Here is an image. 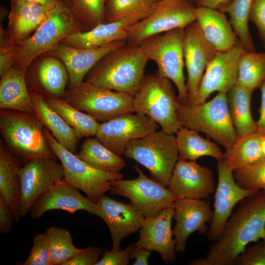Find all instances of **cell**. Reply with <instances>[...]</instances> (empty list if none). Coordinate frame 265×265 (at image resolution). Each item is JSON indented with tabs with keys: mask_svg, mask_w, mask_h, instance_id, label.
I'll return each mask as SVG.
<instances>
[{
	"mask_svg": "<svg viewBox=\"0 0 265 265\" xmlns=\"http://www.w3.org/2000/svg\"><path fill=\"white\" fill-rule=\"evenodd\" d=\"M265 241V190L240 201L230 216L221 235L210 247L206 258L194 260L192 265H232L247 245Z\"/></svg>",
	"mask_w": 265,
	"mask_h": 265,
	"instance_id": "obj_1",
	"label": "cell"
},
{
	"mask_svg": "<svg viewBox=\"0 0 265 265\" xmlns=\"http://www.w3.org/2000/svg\"><path fill=\"white\" fill-rule=\"evenodd\" d=\"M148 60L139 45L126 43L104 56L88 72L84 81L134 96Z\"/></svg>",
	"mask_w": 265,
	"mask_h": 265,
	"instance_id": "obj_2",
	"label": "cell"
},
{
	"mask_svg": "<svg viewBox=\"0 0 265 265\" xmlns=\"http://www.w3.org/2000/svg\"><path fill=\"white\" fill-rule=\"evenodd\" d=\"M34 112L0 110V132L7 149L21 162L50 158L58 159Z\"/></svg>",
	"mask_w": 265,
	"mask_h": 265,
	"instance_id": "obj_3",
	"label": "cell"
},
{
	"mask_svg": "<svg viewBox=\"0 0 265 265\" xmlns=\"http://www.w3.org/2000/svg\"><path fill=\"white\" fill-rule=\"evenodd\" d=\"M134 112L145 114L163 131L176 134L183 126L177 118L181 106L172 81L157 71L144 76L133 96Z\"/></svg>",
	"mask_w": 265,
	"mask_h": 265,
	"instance_id": "obj_4",
	"label": "cell"
},
{
	"mask_svg": "<svg viewBox=\"0 0 265 265\" xmlns=\"http://www.w3.org/2000/svg\"><path fill=\"white\" fill-rule=\"evenodd\" d=\"M177 114L183 127L203 132L226 150L238 138L229 112L226 93L218 92L208 102L181 105Z\"/></svg>",
	"mask_w": 265,
	"mask_h": 265,
	"instance_id": "obj_5",
	"label": "cell"
},
{
	"mask_svg": "<svg viewBox=\"0 0 265 265\" xmlns=\"http://www.w3.org/2000/svg\"><path fill=\"white\" fill-rule=\"evenodd\" d=\"M84 31L70 8L61 4L26 40L17 45V55L13 66L26 73L40 56L53 50L68 35Z\"/></svg>",
	"mask_w": 265,
	"mask_h": 265,
	"instance_id": "obj_6",
	"label": "cell"
},
{
	"mask_svg": "<svg viewBox=\"0 0 265 265\" xmlns=\"http://www.w3.org/2000/svg\"><path fill=\"white\" fill-rule=\"evenodd\" d=\"M184 28H176L163 34L148 37L138 44L149 60L157 65V72L176 86L181 105H186L188 93L184 74Z\"/></svg>",
	"mask_w": 265,
	"mask_h": 265,
	"instance_id": "obj_7",
	"label": "cell"
},
{
	"mask_svg": "<svg viewBox=\"0 0 265 265\" xmlns=\"http://www.w3.org/2000/svg\"><path fill=\"white\" fill-rule=\"evenodd\" d=\"M123 155L144 166L153 179L167 187L178 159L175 136L157 131L131 141Z\"/></svg>",
	"mask_w": 265,
	"mask_h": 265,
	"instance_id": "obj_8",
	"label": "cell"
},
{
	"mask_svg": "<svg viewBox=\"0 0 265 265\" xmlns=\"http://www.w3.org/2000/svg\"><path fill=\"white\" fill-rule=\"evenodd\" d=\"M44 133L63 166L62 180L83 191L93 203L96 204L106 192L110 191L112 181L123 178L120 172L102 171L86 163L61 145L45 127Z\"/></svg>",
	"mask_w": 265,
	"mask_h": 265,
	"instance_id": "obj_9",
	"label": "cell"
},
{
	"mask_svg": "<svg viewBox=\"0 0 265 265\" xmlns=\"http://www.w3.org/2000/svg\"><path fill=\"white\" fill-rule=\"evenodd\" d=\"M61 99L91 115L99 123L134 112L133 96L85 81L74 89L67 90Z\"/></svg>",
	"mask_w": 265,
	"mask_h": 265,
	"instance_id": "obj_10",
	"label": "cell"
},
{
	"mask_svg": "<svg viewBox=\"0 0 265 265\" xmlns=\"http://www.w3.org/2000/svg\"><path fill=\"white\" fill-rule=\"evenodd\" d=\"M196 9L187 0H159L148 16L129 27L126 42L138 45L148 37L185 28L196 21Z\"/></svg>",
	"mask_w": 265,
	"mask_h": 265,
	"instance_id": "obj_11",
	"label": "cell"
},
{
	"mask_svg": "<svg viewBox=\"0 0 265 265\" xmlns=\"http://www.w3.org/2000/svg\"><path fill=\"white\" fill-rule=\"evenodd\" d=\"M133 168L138 173L137 178L113 180L109 191L111 194L128 198L145 217L158 215L179 198L166 186L147 177L137 165Z\"/></svg>",
	"mask_w": 265,
	"mask_h": 265,
	"instance_id": "obj_12",
	"label": "cell"
},
{
	"mask_svg": "<svg viewBox=\"0 0 265 265\" xmlns=\"http://www.w3.org/2000/svg\"><path fill=\"white\" fill-rule=\"evenodd\" d=\"M159 127L145 114L129 112L99 123L95 136L107 148L121 156L131 141L156 132Z\"/></svg>",
	"mask_w": 265,
	"mask_h": 265,
	"instance_id": "obj_13",
	"label": "cell"
},
{
	"mask_svg": "<svg viewBox=\"0 0 265 265\" xmlns=\"http://www.w3.org/2000/svg\"><path fill=\"white\" fill-rule=\"evenodd\" d=\"M20 216L30 212L36 201L56 183L64 177L62 164L57 159L40 158L30 160L21 167Z\"/></svg>",
	"mask_w": 265,
	"mask_h": 265,
	"instance_id": "obj_14",
	"label": "cell"
},
{
	"mask_svg": "<svg viewBox=\"0 0 265 265\" xmlns=\"http://www.w3.org/2000/svg\"><path fill=\"white\" fill-rule=\"evenodd\" d=\"M243 50L239 40L231 49L217 52L206 69L196 93L186 105L204 102L215 91L227 93L237 83L238 60Z\"/></svg>",
	"mask_w": 265,
	"mask_h": 265,
	"instance_id": "obj_15",
	"label": "cell"
},
{
	"mask_svg": "<svg viewBox=\"0 0 265 265\" xmlns=\"http://www.w3.org/2000/svg\"><path fill=\"white\" fill-rule=\"evenodd\" d=\"M218 181L215 188L212 218L207 231L208 238L214 241L221 235L235 205L260 190L245 189L236 182L234 171L222 161L217 163Z\"/></svg>",
	"mask_w": 265,
	"mask_h": 265,
	"instance_id": "obj_16",
	"label": "cell"
},
{
	"mask_svg": "<svg viewBox=\"0 0 265 265\" xmlns=\"http://www.w3.org/2000/svg\"><path fill=\"white\" fill-rule=\"evenodd\" d=\"M97 216L107 226L113 251L121 250L124 238L139 230L145 217L131 204L112 199L104 194L96 204Z\"/></svg>",
	"mask_w": 265,
	"mask_h": 265,
	"instance_id": "obj_17",
	"label": "cell"
},
{
	"mask_svg": "<svg viewBox=\"0 0 265 265\" xmlns=\"http://www.w3.org/2000/svg\"><path fill=\"white\" fill-rule=\"evenodd\" d=\"M212 172L196 161L178 159L168 189L179 198L205 199L214 192Z\"/></svg>",
	"mask_w": 265,
	"mask_h": 265,
	"instance_id": "obj_18",
	"label": "cell"
},
{
	"mask_svg": "<svg viewBox=\"0 0 265 265\" xmlns=\"http://www.w3.org/2000/svg\"><path fill=\"white\" fill-rule=\"evenodd\" d=\"M183 51L188 100L196 93L206 69L217 52L205 39L196 21L184 28Z\"/></svg>",
	"mask_w": 265,
	"mask_h": 265,
	"instance_id": "obj_19",
	"label": "cell"
},
{
	"mask_svg": "<svg viewBox=\"0 0 265 265\" xmlns=\"http://www.w3.org/2000/svg\"><path fill=\"white\" fill-rule=\"evenodd\" d=\"M176 224L173 230L175 250L185 252L186 241L193 233L207 232L206 224L210 223L213 215L210 203L202 199L179 198L172 205Z\"/></svg>",
	"mask_w": 265,
	"mask_h": 265,
	"instance_id": "obj_20",
	"label": "cell"
},
{
	"mask_svg": "<svg viewBox=\"0 0 265 265\" xmlns=\"http://www.w3.org/2000/svg\"><path fill=\"white\" fill-rule=\"evenodd\" d=\"M174 215V208L170 206L163 209L156 216L146 217L139 230V238L133 247L157 251L165 264L174 263L176 252L171 229Z\"/></svg>",
	"mask_w": 265,
	"mask_h": 265,
	"instance_id": "obj_21",
	"label": "cell"
},
{
	"mask_svg": "<svg viewBox=\"0 0 265 265\" xmlns=\"http://www.w3.org/2000/svg\"><path fill=\"white\" fill-rule=\"evenodd\" d=\"M126 43L118 41L96 48L81 49L60 42L46 54L54 56L64 63L69 75V89H71L84 81L88 72L104 56Z\"/></svg>",
	"mask_w": 265,
	"mask_h": 265,
	"instance_id": "obj_22",
	"label": "cell"
},
{
	"mask_svg": "<svg viewBox=\"0 0 265 265\" xmlns=\"http://www.w3.org/2000/svg\"><path fill=\"white\" fill-rule=\"evenodd\" d=\"M60 210L73 214L78 211H85L97 215L96 204L84 197L76 187L62 180L56 183L32 207L30 213L33 219H39L51 210Z\"/></svg>",
	"mask_w": 265,
	"mask_h": 265,
	"instance_id": "obj_23",
	"label": "cell"
},
{
	"mask_svg": "<svg viewBox=\"0 0 265 265\" xmlns=\"http://www.w3.org/2000/svg\"><path fill=\"white\" fill-rule=\"evenodd\" d=\"M27 70L26 78L28 89L46 97L61 98L65 93L69 75L64 63L58 58L48 54Z\"/></svg>",
	"mask_w": 265,
	"mask_h": 265,
	"instance_id": "obj_24",
	"label": "cell"
},
{
	"mask_svg": "<svg viewBox=\"0 0 265 265\" xmlns=\"http://www.w3.org/2000/svg\"><path fill=\"white\" fill-rule=\"evenodd\" d=\"M143 19L141 17L132 16L100 24L89 30L70 34L61 42L75 48L91 49L115 41L126 42L129 27Z\"/></svg>",
	"mask_w": 265,
	"mask_h": 265,
	"instance_id": "obj_25",
	"label": "cell"
},
{
	"mask_svg": "<svg viewBox=\"0 0 265 265\" xmlns=\"http://www.w3.org/2000/svg\"><path fill=\"white\" fill-rule=\"evenodd\" d=\"M10 4L7 31L16 45L31 36L54 9L22 0H11Z\"/></svg>",
	"mask_w": 265,
	"mask_h": 265,
	"instance_id": "obj_26",
	"label": "cell"
},
{
	"mask_svg": "<svg viewBox=\"0 0 265 265\" xmlns=\"http://www.w3.org/2000/svg\"><path fill=\"white\" fill-rule=\"evenodd\" d=\"M196 21L209 43L217 52H226L238 42L233 28L225 14L217 10L196 7Z\"/></svg>",
	"mask_w": 265,
	"mask_h": 265,
	"instance_id": "obj_27",
	"label": "cell"
},
{
	"mask_svg": "<svg viewBox=\"0 0 265 265\" xmlns=\"http://www.w3.org/2000/svg\"><path fill=\"white\" fill-rule=\"evenodd\" d=\"M26 72L13 66L0 75V109L34 112L32 100L28 89Z\"/></svg>",
	"mask_w": 265,
	"mask_h": 265,
	"instance_id": "obj_28",
	"label": "cell"
},
{
	"mask_svg": "<svg viewBox=\"0 0 265 265\" xmlns=\"http://www.w3.org/2000/svg\"><path fill=\"white\" fill-rule=\"evenodd\" d=\"M29 91L34 112L44 127L61 145L75 154L79 139L73 129L49 106L43 94Z\"/></svg>",
	"mask_w": 265,
	"mask_h": 265,
	"instance_id": "obj_29",
	"label": "cell"
},
{
	"mask_svg": "<svg viewBox=\"0 0 265 265\" xmlns=\"http://www.w3.org/2000/svg\"><path fill=\"white\" fill-rule=\"evenodd\" d=\"M21 162L5 146L0 144V195L5 199L13 213L15 222L20 218L21 182L19 171Z\"/></svg>",
	"mask_w": 265,
	"mask_h": 265,
	"instance_id": "obj_30",
	"label": "cell"
},
{
	"mask_svg": "<svg viewBox=\"0 0 265 265\" xmlns=\"http://www.w3.org/2000/svg\"><path fill=\"white\" fill-rule=\"evenodd\" d=\"M253 91L237 83L227 93L231 119L238 138L255 132L257 121L252 115L250 108Z\"/></svg>",
	"mask_w": 265,
	"mask_h": 265,
	"instance_id": "obj_31",
	"label": "cell"
},
{
	"mask_svg": "<svg viewBox=\"0 0 265 265\" xmlns=\"http://www.w3.org/2000/svg\"><path fill=\"white\" fill-rule=\"evenodd\" d=\"M178 159L196 161L198 158L209 156L222 161L223 153L214 143L200 136L198 132L182 127L176 134Z\"/></svg>",
	"mask_w": 265,
	"mask_h": 265,
	"instance_id": "obj_32",
	"label": "cell"
},
{
	"mask_svg": "<svg viewBox=\"0 0 265 265\" xmlns=\"http://www.w3.org/2000/svg\"><path fill=\"white\" fill-rule=\"evenodd\" d=\"M262 133L257 132L238 138L223 153L222 161L229 169L235 170L258 163L263 160L261 148Z\"/></svg>",
	"mask_w": 265,
	"mask_h": 265,
	"instance_id": "obj_33",
	"label": "cell"
},
{
	"mask_svg": "<svg viewBox=\"0 0 265 265\" xmlns=\"http://www.w3.org/2000/svg\"><path fill=\"white\" fill-rule=\"evenodd\" d=\"M75 154L91 166L106 172H120L126 165L121 156L107 148L96 137L87 138Z\"/></svg>",
	"mask_w": 265,
	"mask_h": 265,
	"instance_id": "obj_34",
	"label": "cell"
},
{
	"mask_svg": "<svg viewBox=\"0 0 265 265\" xmlns=\"http://www.w3.org/2000/svg\"><path fill=\"white\" fill-rule=\"evenodd\" d=\"M45 98L49 106L73 129L79 140L96 135L99 122L91 115L72 106L61 98Z\"/></svg>",
	"mask_w": 265,
	"mask_h": 265,
	"instance_id": "obj_35",
	"label": "cell"
},
{
	"mask_svg": "<svg viewBox=\"0 0 265 265\" xmlns=\"http://www.w3.org/2000/svg\"><path fill=\"white\" fill-rule=\"evenodd\" d=\"M265 80V52L244 49L238 60L237 83L253 91Z\"/></svg>",
	"mask_w": 265,
	"mask_h": 265,
	"instance_id": "obj_36",
	"label": "cell"
},
{
	"mask_svg": "<svg viewBox=\"0 0 265 265\" xmlns=\"http://www.w3.org/2000/svg\"><path fill=\"white\" fill-rule=\"evenodd\" d=\"M254 0H233L222 11L229 14L233 29L247 51H255L248 27L250 12Z\"/></svg>",
	"mask_w": 265,
	"mask_h": 265,
	"instance_id": "obj_37",
	"label": "cell"
},
{
	"mask_svg": "<svg viewBox=\"0 0 265 265\" xmlns=\"http://www.w3.org/2000/svg\"><path fill=\"white\" fill-rule=\"evenodd\" d=\"M156 0H107L105 23L132 16L145 18L151 12Z\"/></svg>",
	"mask_w": 265,
	"mask_h": 265,
	"instance_id": "obj_38",
	"label": "cell"
},
{
	"mask_svg": "<svg viewBox=\"0 0 265 265\" xmlns=\"http://www.w3.org/2000/svg\"><path fill=\"white\" fill-rule=\"evenodd\" d=\"M45 233L54 265H64L81 250L74 245L73 238L66 229L52 226L49 227Z\"/></svg>",
	"mask_w": 265,
	"mask_h": 265,
	"instance_id": "obj_39",
	"label": "cell"
},
{
	"mask_svg": "<svg viewBox=\"0 0 265 265\" xmlns=\"http://www.w3.org/2000/svg\"><path fill=\"white\" fill-rule=\"evenodd\" d=\"M70 8L84 31L105 23L107 0H70Z\"/></svg>",
	"mask_w": 265,
	"mask_h": 265,
	"instance_id": "obj_40",
	"label": "cell"
},
{
	"mask_svg": "<svg viewBox=\"0 0 265 265\" xmlns=\"http://www.w3.org/2000/svg\"><path fill=\"white\" fill-rule=\"evenodd\" d=\"M237 183L245 189L265 190V159L234 171Z\"/></svg>",
	"mask_w": 265,
	"mask_h": 265,
	"instance_id": "obj_41",
	"label": "cell"
},
{
	"mask_svg": "<svg viewBox=\"0 0 265 265\" xmlns=\"http://www.w3.org/2000/svg\"><path fill=\"white\" fill-rule=\"evenodd\" d=\"M22 265H54L45 232L34 236L29 254Z\"/></svg>",
	"mask_w": 265,
	"mask_h": 265,
	"instance_id": "obj_42",
	"label": "cell"
},
{
	"mask_svg": "<svg viewBox=\"0 0 265 265\" xmlns=\"http://www.w3.org/2000/svg\"><path fill=\"white\" fill-rule=\"evenodd\" d=\"M0 75L13 67L17 55L18 45L12 41L7 30L0 26Z\"/></svg>",
	"mask_w": 265,
	"mask_h": 265,
	"instance_id": "obj_43",
	"label": "cell"
},
{
	"mask_svg": "<svg viewBox=\"0 0 265 265\" xmlns=\"http://www.w3.org/2000/svg\"><path fill=\"white\" fill-rule=\"evenodd\" d=\"M239 265H265V241L247 247L235 262Z\"/></svg>",
	"mask_w": 265,
	"mask_h": 265,
	"instance_id": "obj_44",
	"label": "cell"
},
{
	"mask_svg": "<svg viewBox=\"0 0 265 265\" xmlns=\"http://www.w3.org/2000/svg\"><path fill=\"white\" fill-rule=\"evenodd\" d=\"M133 244H131L125 249L119 251L106 250L102 258L95 265H127L130 262V254Z\"/></svg>",
	"mask_w": 265,
	"mask_h": 265,
	"instance_id": "obj_45",
	"label": "cell"
},
{
	"mask_svg": "<svg viewBox=\"0 0 265 265\" xmlns=\"http://www.w3.org/2000/svg\"><path fill=\"white\" fill-rule=\"evenodd\" d=\"M249 20L256 26L259 38L265 49V0H254Z\"/></svg>",
	"mask_w": 265,
	"mask_h": 265,
	"instance_id": "obj_46",
	"label": "cell"
},
{
	"mask_svg": "<svg viewBox=\"0 0 265 265\" xmlns=\"http://www.w3.org/2000/svg\"><path fill=\"white\" fill-rule=\"evenodd\" d=\"M103 251L99 247H87L81 249L76 255L69 259L64 265H95Z\"/></svg>",
	"mask_w": 265,
	"mask_h": 265,
	"instance_id": "obj_47",
	"label": "cell"
},
{
	"mask_svg": "<svg viewBox=\"0 0 265 265\" xmlns=\"http://www.w3.org/2000/svg\"><path fill=\"white\" fill-rule=\"evenodd\" d=\"M15 221L12 211L4 199L0 195V233L11 232Z\"/></svg>",
	"mask_w": 265,
	"mask_h": 265,
	"instance_id": "obj_48",
	"label": "cell"
},
{
	"mask_svg": "<svg viewBox=\"0 0 265 265\" xmlns=\"http://www.w3.org/2000/svg\"><path fill=\"white\" fill-rule=\"evenodd\" d=\"M233 0H194L193 3L196 7H205L221 11L228 5Z\"/></svg>",
	"mask_w": 265,
	"mask_h": 265,
	"instance_id": "obj_49",
	"label": "cell"
},
{
	"mask_svg": "<svg viewBox=\"0 0 265 265\" xmlns=\"http://www.w3.org/2000/svg\"><path fill=\"white\" fill-rule=\"evenodd\" d=\"M152 251L145 248H137L132 246L130 252V258L134 259L133 265H148V259L151 254Z\"/></svg>",
	"mask_w": 265,
	"mask_h": 265,
	"instance_id": "obj_50",
	"label": "cell"
},
{
	"mask_svg": "<svg viewBox=\"0 0 265 265\" xmlns=\"http://www.w3.org/2000/svg\"><path fill=\"white\" fill-rule=\"evenodd\" d=\"M261 94V102L259 108V118L257 121V132L261 133H265V80L260 86Z\"/></svg>",
	"mask_w": 265,
	"mask_h": 265,
	"instance_id": "obj_51",
	"label": "cell"
},
{
	"mask_svg": "<svg viewBox=\"0 0 265 265\" xmlns=\"http://www.w3.org/2000/svg\"><path fill=\"white\" fill-rule=\"evenodd\" d=\"M26 2L35 3L48 9L52 10L61 4L60 0H22Z\"/></svg>",
	"mask_w": 265,
	"mask_h": 265,
	"instance_id": "obj_52",
	"label": "cell"
},
{
	"mask_svg": "<svg viewBox=\"0 0 265 265\" xmlns=\"http://www.w3.org/2000/svg\"><path fill=\"white\" fill-rule=\"evenodd\" d=\"M261 148L264 159H265V133H262L261 138Z\"/></svg>",
	"mask_w": 265,
	"mask_h": 265,
	"instance_id": "obj_53",
	"label": "cell"
},
{
	"mask_svg": "<svg viewBox=\"0 0 265 265\" xmlns=\"http://www.w3.org/2000/svg\"><path fill=\"white\" fill-rule=\"evenodd\" d=\"M60 0L63 4H64V5H65L66 6L70 8V4H71L70 0Z\"/></svg>",
	"mask_w": 265,
	"mask_h": 265,
	"instance_id": "obj_54",
	"label": "cell"
},
{
	"mask_svg": "<svg viewBox=\"0 0 265 265\" xmlns=\"http://www.w3.org/2000/svg\"><path fill=\"white\" fill-rule=\"evenodd\" d=\"M157 0V1H158V0ZM188 0V1H191V2H192L193 3L194 0Z\"/></svg>",
	"mask_w": 265,
	"mask_h": 265,
	"instance_id": "obj_55",
	"label": "cell"
}]
</instances>
